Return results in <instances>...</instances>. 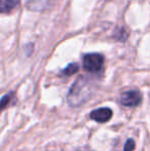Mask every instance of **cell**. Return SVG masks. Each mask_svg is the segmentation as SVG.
<instances>
[{"label":"cell","instance_id":"cell-1","mask_svg":"<svg viewBox=\"0 0 150 151\" xmlns=\"http://www.w3.org/2000/svg\"><path fill=\"white\" fill-rule=\"evenodd\" d=\"M92 83L88 78L79 77L72 84L68 93L67 101L71 107H79L85 103L92 95Z\"/></svg>","mask_w":150,"mask_h":151},{"label":"cell","instance_id":"cell-2","mask_svg":"<svg viewBox=\"0 0 150 151\" xmlns=\"http://www.w3.org/2000/svg\"><path fill=\"white\" fill-rule=\"evenodd\" d=\"M104 65V57L100 54H88L83 57V68L90 73H98Z\"/></svg>","mask_w":150,"mask_h":151},{"label":"cell","instance_id":"cell-3","mask_svg":"<svg viewBox=\"0 0 150 151\" xmlns=\"http://www.w3.org/2000/svg\"><path fill=\"white\" fill-rule=\"evenodd\" d=\"M142 102V95L139 91H128L120 96V103L126 107H136Z\"/></svg>","mask_w":150,"mask_h":151},{"label":"cell","instance_id":"cell-4","mask_svg":"<svg viewBox=\"0 0 150 151\" xmlns=\"http://www.w3.org/2000/svg\"><path fill=\"white\" fill-rule=\"evenodd\" d=\"M112 110L110 108L107 107H103V108H99V109H95L90 112V117L93 120L97 121V122L100 123H104L107 122L112 118Z\"/></svg>","mask_w":150,"mask_h":151},{"label":"cell","instance_id":"cell-5","mask_svg":"<svg viewBox=\"0 0 150 151\" xmlns=\"http://www.w3.org/2000/svg\"><path fill=\"white\" fill-rule=\"evenodd\" d=\"M52 0H26V6L32 12H43L50 6Z\"/></svg>","mask_w":150,"mask_h":151},{"label":"cell","instance_id":"cell-6","mask_svg":"<svg viewBox=\"0 0 150 151\" xmlns=\"http://www.w3.org/2000/svg\"><path fill=\"white\" fill-rule=\"evenodd\" d=\"M20 3V0H0V9L2 14L9 12Z\"/></svg>","mask_w":150,"mask_h":151},{"label":"cell","instance_id":"cell-7","mask_svg":"<svg viewBox=\"0 0 150 151\" xmlns=\"http://www.w3.org/2000/svg\"><path fill=\"white\" fill-rule=\"evenodd\" d=\"M78 70H79V66H78V64L71 63V64H69L65 69L62 70V73L66 76H71V75H73V74H75L76 72H78Z\"/></svg>","mask_w":150,"mask_h":151},{"label":"cell","instance_id":"cell-8","mask_svg":"<svg viewBox=\"0 0 150 151\" xmlns=\"http://www.w3.org/2000/svg\"><path fill=\"white\" fill-rule=\"evenodd\" d=\"M135 147H136V143L133 139H128L126 142V145H124L123 150L124 151H134Z\"/></svg>","mask_w":150,"mask_h":151},{"label":"cell","instance_id":"cell-9","mask_svg":"<svg viewBox=\"0 0 150 151\" xmlns=\"http://www.w3.org/2000/svg\"><path fill=\"white\" fill-rule=\"evenodd\" d=\"M12 98V93H6L2 97L1 99V109H4V108L7 106V104L9 103L10 99Z\"/></svg>","mask_w":150,"mask_h":151}]
</instances>
